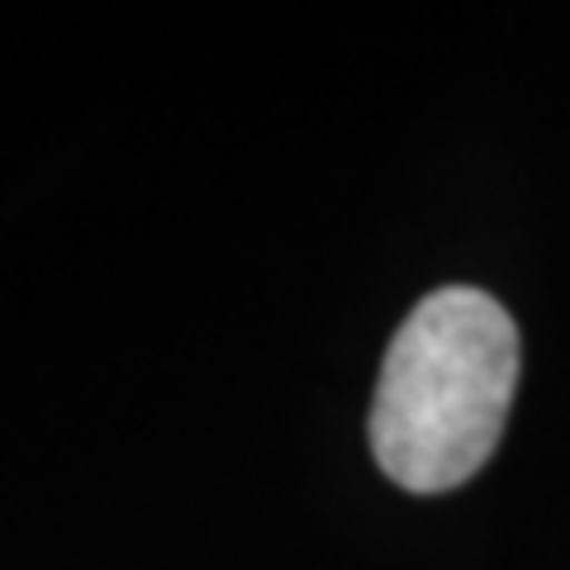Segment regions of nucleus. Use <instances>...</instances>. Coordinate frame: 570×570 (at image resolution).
I'll use <instances>...</instances> for the list:
<instances>
[{"instance_id": "obj_1", "label": "nucleus", "mask_w": 570, "mask_h": 570, "mask_svg": "<svg viewBox=\"0 0 570 570\" xmlns=\"http://www.w3.org/2000/svg\"><path fill=\"white\" fill-rule=\"evenodd\" d=\"M519 324L475 285L423 295L390 337L371 452L409 494L456 490L494 456L519 390Z\"/></svg>"}]
</instances>
